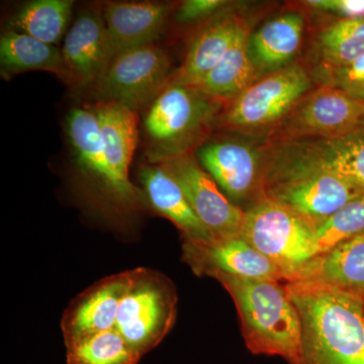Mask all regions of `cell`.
<instances>
[{
    "label": "cell",
    "mask_w": 364,
    "mask_h": 364,
    "mask_svg": "<svg viewBox=\"0 0 364 364\" xmlns=\"http://www.w3.org/2000/svg\"><path fill=\"white\" fill-rule=\"evenodd\" d=\"M315 78L321 85L343 91L364 104V56L347 65L316 68Z\"/></svg>",
    "instance_id": "f1b7e54d"
},
{
    "label": "cell",
    "mask_w": 364,
    "mask_h": 364,
    "mask_svg": "<svg viewBox=\"0 0 364 364\" xmlns=\"http://www.w3.org/2000/svg\"><path fill=\"white\" fill-rule=\"evenodd\" d=\"M171 66L168 53L155 44L122 53L95 83L97 97L136 112L152 105L167 87Z\"/></svg>",
    "instance_id": "ba28073f"
},
{
    "label": "cell",
    "mask_w": 364,
    "mask_h": 364,
    "mask_svg": "<svg viewBox=\"0 0 364 364\" xmlns=\"http://www.w3.org/2000/svg\"><path fill=\"white\" fill-rule=\"evenodd\" d=\"M284 286L303 327L296 364H364V299L318 284Z\"/></svg>",
    "instance_id": "6da1fadb"
},
{
    "label": "cell",
    "mask_w": 364,
    "mask_h": 364,
    "mask_svg": "<svg viewBox=\"0 0 364 364\" xmlns=\"http://www.w3.org/2000/svg\"><path fill=\"white\" fill-rule=\"evenodd\" d=\"M97 116L105 157L127 207L139 202V189L129 177L132 159L138 143L136 112L114 102L100 100L91 107Z\"/></svg>",
    "instance_id": "9a60e30c"
},
{
    "label": "cell",
    "mask_w": 364,
    "mask_h": 364,
    "mask_svg": "<svg viewBox=\"0 0 364 364\" xmlns=\"http://www.w3.org/2000/svg\"><path fill=\"white\" fill-rule=\"evenodd\" d=\"M66 347L67 364H136L142 358L116 329L88 335Z\"/></svg>",
    "instance_id": "4316f807"
},
{
    "label": "cell",
    "mask_w": 364,
    "mask_h": 364,
    "mask_svg": "<svg viewBox=\"0 0 364 364\" xmlns=\"http://www.w3.org/2000/svg\"><path fill=\"white\" fill-rule=\"evenodd\" d=\"M158 164L176 179L193 212L215 238L240 235L245 210L224 195L191 153Z\"/></svg>",
    "instance_id": "8fae6325"
},
{
    "label": "cell",
    "mask_w": 364,
    "mask_h": 364,
    "mask_svg": "<svg viewBox=\"0 0 364 364\" xmlns=\"http://www.w3.org/2000/svg\"><path fill=\"white\" fill-rule=\"evenodd\" d=\"M133 277V270L98 282L71 304L62 318L65 344L116 327L117 312Z\"/></svg>",
    "instance_id": "5bb4252c"
},
{
    "label": "cell",
    "mask_w": 364,
    "mask_h": 364,
    "mask_svg": "<svg viewBox=\"0 0 364 364\" xmlns=\"http://www.w3.org/2000/svg\"><path fill=\"white\" fill-rule=\"evenodd\" d=\"M66 132L78 171L117 205L127 207L105 157L97 116L91 107L72 109L67 116Z\"/></svg>",
    "instance_id": "e0dca14e"
},
{
    "label": "cell",
    "mask_w": 364,
    "mask_h": 364,
    "mask_svg": "<svg viewBox=\"0 0 364 364\" xmlns=\"http://www.w3.org/2000/svg\"><path fill=\"white\" fill-rule=\"evenodd\" d=\"M364 126V104L343 91L321 85L296 105L272 132L282 143L332 139Z\"/></svg>",
    "instance_id": "9c48e42d"
},
{
    "label": "cell",
    "mask_w": 364,
    "mask_h": 364,
    "mask_svg": "<svg viewBox=\"0 0 364 364\" xmlns=\"http://www.w3.org/2000/svg\"><path fill=\"white\" fill-rule=\"evenodd\" d=\"M287 282L332 287L364 299V234L318 254Z\"/></svg>",
    "instance_id": "d6986e66"
},
{
    "label": "cell",
    "mask_w": 364,
    "mask_h": 364,
    "mask_svg": "<svg viewBox=\"0 0 364 364\" xmlns=\"http://www.w3.org/2000/svg\"><path fill=\"white\" fill-rule=\"evenodd\" d=\"M47 71L68 82V70L61 50L26 33L9 30L0 39V71L11 78L28 71Z\"/></svg>",
    "instance_id": "603a6c76"
},
{
    "label": "cell",
    "mask_w": 364,
    "mask_h": 364,
    "mask_svg": "<svg viewBox=\"0 0 364 364\" xmlns=\"http://www.w3.org/2000/svg\"><path fill=\"white\" fill-rule=\"evenodd\" d=\"M177 296L164 275L145 268L133 277L117 312V330L141 356L154 349L176 323Z\"/></svg>",
    "instance_id": "8992f818"
},
{
    "label": "cell",
    "mask_w": 364,
    "mask_h": 364,
    "mask_svg": "<svg viewBox=\"0 0 364 364\" xmlns=\"http://www.w3.org/2000/svg\"><path fill=\"white\" fill-rule=\"evenodd\" d=\"M69 85L76 88L95 85L111 65V44L104 14L82 11L67 33L61 49Z\"/></svg>",
    "instance_id": "4fadbf2b"
},
{
    "label": "cell",
    "mask_w": 364,
    "mask_h": 364,
    "mask_svg": "<svg viewBox=\"0 0 364 364\" xmlns=\"http://www.w3.org/2000/svg\"><path fill=\"white\" fill-rule=\"evenodd\" d=\"M304 6L335 14L343 20L364 18V0H306Z\"/></svg>",
    "instance_id": "4dcf8cb0"
},
{
    "label": "cell",
    "mask_w": 364,
    "mask_h": 364,
    "mask_svg": "<svg viewBox=\"0 0 364 364\" xmlns=\"http://www.w3.org/2000/svg\"><path fill=\"white\" fill-rule=\"evenodd\" d=\"M277 152L335 172L364 196V126L337 138L282 143Z\"/></svg>",
    "instance_id": "2e32d148"
},
{
    "label": "cell",
    "mask_w": 364,
    "mask_h": 364,
    "mask_svg": "<svg viewBox=\"0 0 364 364\" xmlns=\"http://www.w3.org/2000/svg\"><path fill=\"white\" fill-rule=\"evenodd\" d=\"M240 236L282 270L284 282L318 255L315 230L267 196L246 208Z\"/></svg>",
    "instance_id": "5b68a950"
},
{
    "label": "cell",
    "mask_w": 364,
    "mask_h": 364,
    "mask_svg": "<svg viewBox=\"0 0 364 364\" xmlns=\"http://www.w3.org/2000/svg\"><path fill=\"white\" fill-rule=\"evenodd\" d=\"M265 168L263 196L274 200L314 230L347 203L364 196L335 172L277 152Z\"/></svg>",
    "instance_id": "3957f363"
},
{
    "label": "cell",
    "mask_w": 364,
    "mask_h": 364,
    "mask_svg": "<svg viewBox=\"0 0 364 364\" xmlns=\"http://www.w3.org/2000/svg\"><path fill=\"white\" fill-rule=\"evenodd\" d=\"M240 318L244 341L256 355L279 356L289 364L301 355V318L284 284L217 273Z\"/></svg>",
    "instance_id": "7a4b0ae2"
},
{
    "label": "cell",
    "mask_w": 364,
    "mask_h": 364,
    "mask_svg": "<svg viewBox=\"0 0 364 364\" xmlns=\"http://www.w3.org/2000/svg\"><path fill=\"white\" fill-rule=\"evenodd\" d=\"M140 178L151 207L173 223L183 234L184 240L208 242L215 239L193 212L179 184L164 167L144 165Z\"/></svg>",
    "instance_id": "7402d4cb"
},
{
    "label": "cell",
    "mask_w": 364,
    "mask_h": 364,
    "mask_svg": "<svg viewBox=\"0 0 364 364\" xmlns=\"http://www.w3.org/2000/svg\"><path fill=\"white\" fill-rule=\"evenodd\" d=\"M364 234V196L337 210L315 229L318 255Z\"/></svg>",
    "instance_id": "83f0119b"
},
{
    "label": "cell",
    "mask_w": 364,
    "mask_h": 364,
    "mask_svg": "<svg viewBox=\"0 0 364 364\" xmlns=\"http://www.w3.org/2000/svg\"><path fill=\"white\" fill-rule=\"evenodd\" d=\"M196 156L237 207L245 203L250 207L262 198L265 167L252 146L227 139L213 140L198 146Z\"/></svg>",
    "instance_id": "30bf717a"
},
{
    "label": "cell",
    "mask_w": 364,
    "mask_h": 364,
    "mask_svg": "<svg viewBox=\"0 0 364 364\" xmlns=\"http://www.w3.org/2000/svg\"><path fill=\"white\" fill-rule=\"evenodd\" d=\"M229 4L224 0H186L177 9L176 20L179 23L210 20L226 9Z\"/></svg>",
    "instance_id": "f546056e"
},
{
    "label": "cell",
    "mask_w": 364,
    "mask_h": 364,
    "mask_svg": "<svg viewBox=\"0 0 364 364\" xmlns=\"http://www.w3.org/2000/svg\"><path fill=\"white\" fill-rule=\"evenodd\" d=\"M182 251L183 260L198 275L213 277L217 273H224L245 279L284 282L282 270L240 235L208 242L184 240Z\"/></svg>",
    "instance_id": "7c38bea8"
},
{
    "label": "cell",
    "mask_w": 364,
    "mask_h": 364,
    "mask_svg": "<svg viewBox=\"0 0 364 364\" xmlns=\"http://www.w3.org/2000/svg\"><path fill=\"white\" fill-rule=\"evenodd\" d=\"M73 6L72 0L26 2L11 18V30L55 46L65 33Z\"/></svg>",
    "instance_id": "d4e9b609"
},
{
    "label": "cell",
    "mask_w": 364,
    "mask_h": 364,
    "mask_svg": "<svg viewBox=\"0 0 364 364\" xmlns=\"http://www.w3.org/2000/svg\"><path fill=\"white\" fill-rule=\"evenodd\" d=\"M171 7L161 2H111L104 11L114 59L117 55L155 44L164 31Z\"/></svg>",
    "instance_id": "ac0fdd59"
},
{
    "label": "cell",
    "mask_w": 364,
    "mask_h": 364,
    "mask_svg": "<svg viewBox=\"0 0 364 364\" xmlns=\"http://www.w3.org/2000/svg\"><path fill=\"white\" fill-rule=\"evenodd\" d=\"M312 79L299 64L256 79L230 102L224 121L232 130L257 134L270 133L311 90Z\"/></svg>",
    "instance_id": "52a82bcc"
},
{
    "label": "cell",
    "mask_w": 364,
    "mask_h": 364,
    "mask_svg": "<svg viewBox=\"0 0 364 364\" xmlns=\"http://www.w3.org/2000/svg\"><path fill=\"white\" fill-rule=\"evenodd\" d=\"M318 68L347 65L364 56V18L334 21L315 42Z\"/></svg>",
    "instance_id": "484cf974"
},
{
    "label": "cell",
    "mask_w": 364,
    "mask_h": 364,
    "mask_svg": "<svg viewBox=\"0 0 364 364\" xmlns=\"http://www.w3.org/2000/svg\"><path fill=\"white\" fill-rule=\"evenodd\" d=\"M246 26L227 9L208 20L191 40L183 64L170 82L195 87L221 61Z\"/></svg>",
    "instance_id": "ffe728a7"
},
{
    "label": "cell",
    "mask_w": 364,
    "mask_h": 364,
    "mask_svg": "<svg viewBox=\"0 0 364 364\" xmlns=\"http://www.w3.org/2000/svg\"><path fill=\"white\" fill-rule=\"evenodd\" d=\"M221 107L198 88L170 82L145 119L151 161L158 164L189 154L207 135Z\"/></svg>",
    "instance_id": "277c9868"
},
{
    "label": "cell",
    "mask_w": 364,
    "mask_h": 364,
    "mask_svg": "<svg viewBox=\"0 0 364 364\" xmlns=\"http://www.w3.org/2000/svg\"><path fill=\"white\" fill-rule=\"evenodd\" d=\"M305 18L287 13L267 21L248 38V50L257 76L291 65L303 41Z\"/></svg>",
    "instance_id": "44dd1931"
},
{
    "label": "cell",
    "mask_w": 364,
    "mask_h": 364,
    "mask_svg": "<svg viewBox=\"0 0 364 364\" xmlns=\"http://www.w3.org/2000/svg\"><path fill=\"white\" fill-rule=\"evenodd\" d=\"M249 35L246 26L221 61L195 87L222 104L232 102L252 85L258 76L249 55Z\"/></svg>",
    "instance_id": "cb8c5ba5"
}]
</instances>
